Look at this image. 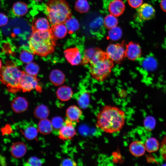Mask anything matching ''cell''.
Returning a JSON list of instances; mask_svg holds the SVG:
<instances>
[{"mask_svg":"<svg viewBox=\"0 0 166 166\" xmlns=\"http://www.w3.org/2000/svg\"><path fill=\"white\" fill-rule=\"evenodd\" d=\"M125 112L114 106L103 107L97 116L96 127L104 132L112 133L120 131L124 124Z\"/></svg>","mask_w":166,"mask_h":166,"instance_id":"cell-1","label":"cell"},{"mask_svg":"<svg viewBox=\"0 0 166 166\" xmlns=\"http://www.w3.org/2000/svg\"><path fill=\"white\" fill-rule=\"evenodd\" d=\"M56 40L50 29L32 31L28 41L30 51L35 55L46 56L54 51Z\"/></svg>","mask_w":166,"mask_h":166,"instance_id":"cell-2","label":"cell"},{"mask_svg":"<svg viewBox=\"0 0 166 166\" xmlns=\"http://www.w3.org/2000/svg\"><path fill=\"white\" fill-rule=\"evenodd\" d=\"M114 62L106 52L100 49L90 61L89 73L93 79L100 82L105 81L114 67Z\"/></svg>","mask_w":166,"mask_h":166,"instance_id":"cell-3","label":"cell"},{"mask_svg":"<svg viewBox=\"0 0 166 166\" xmlns=\"http://www.w3.org/2000/svg\"><path fill=\"white\" fill-rule=\"evenodd\" d=\"M46 11L52 25L65 23L72 17L71 11L65 0H49L46 4Z\"/></svg>","mask_w":166,"mask_h":166,"instance_id":"cell-4","label":"cell"},{"mask_svg":"<svg viewBox=\"0 0 166 166\" xmlns=\"http://www.w3.org/2000/svg\"><path fill=\"white\" fill-rule=\"evenodd\" d=\"M22 71L13 65L3 67L0 72V81L11 93H16L21 90L19 86Z\"/></svg>","mask_w":166,"mask_h":166,"instance_id":"cell-5","label":"cell"},{"mask_svg":"<svg viewBox=\"0 0 166 166\" xmlns=\"http://www.w3.org/2000/svg\"><path fill=\"white\" fill-rule=\"evenodd\" d=\"M38 83V80L37 76L30 75L26 72L22 71L19 86L21 90L23 92H29L34 89L40 92L42 90Z\"/></svg>","mask_w":166,"mask_h":166,"instance_id":"cell-6","label":"cell"},{"mask_svg":"<svg viewBox=\"0 0 166 166\" xmlns=\"http://www.w3.org/2000/svg\"><path fill=\"white\" fill-rule=\"evenodd\" d=\"M106 53L114 62L120 63L125 57V49L123 43L111 44L106 49Z\"/></svg>","mask_w":166,"mask_h":166,"instance_id":"cell-7","label":"cell"},{"mask_svg":"<svg viewBox=\"0 0 166 166\" xmlns=\"http://www.w3.org/2000/svg\"><path fill=\"white\" fill-rule=\"evenodd\" d=\"M76 123L67 118L65 121L64 125L58 132V137L62 140L71 139L76 134L75 128Z\"/></svg>","mask_w":166,"mask_h":166,"instance_id":"cell-8","label":"cell"},{"mask_svg":"<svg viewBox=\"0 0 166 166\" xmlns=\"http://www.w3.org/2000/svg\"><path fill=\"white\" fill-rule=\"evenodd\" d=\"M137 13L139 18L142 20L148 21L153 18L155 10L151 4L145 3L137 8Z\"/></svg>","mask_w":166,"mask_h":166,"instance_id":"cell-9","label":"cell"},{"mask_svg":"<svg viewBox=\"0 0 166 166\" xmlns=\"http://www.w3.org/2000/svg\"><path fill=\"white\" fill-rule=\"evenodd\" d=\"M141 55V49L138 43L130 42L126 45L125 56L131 61L139 58Z\"/></svg>","mask_w":166,"mask_h":166,"instance_id":"cell-10","label":"cell"},{"mask_svg":"<svg viewBox=\"0 0 166 166\" xmlns=\"http://www.w3.org/2000/svg\"><path fill=\"white\" fill-rule=\"evenodd\" d=\"M64 55L67 60L72 65H77L81 63V55L78 49L76 47L70 48L64 51Z\"/></svg>","mask_w":166,"mask_h":166,"instance_id":"cell-11","label":"cell"},{"mask_svg":"<svg viewBox=\"0 0 166 166\" xmlns=\"http://www.w3.org/2000/svg\"><path fill=\"white\" fill-rule=\"evenodd\" d=\"M11 108L16 113L23 112L27 109L28 103L26 99L22 97H18L15 98L12 101Z\"/></svg>","mask_w":166,"mask_h":166,"instance_id":"cell-12","label":"cell"},{"mask_svg":"<svg viewBox=\"0 0 166 166\" xmlns=\"http://www.w3.org/2000/svg\"><path fill=\"white\" fill-rule=\"evenodd\" d=\"M27 151V147L25 144L22 142H17L14 143L11 146L10 152L12 155L16 158L23 157Z\"/></svg>","mask_w":166,"mask_h":166,"instance_id":"cell-13","label":"cell"},{"mask_svg":"<svg viewBox=\"0 0 166 166\" xmlns=\"http://www.w3.org/2000/svg\"><path fill=\"white\" fill-rule=\"evenodd\" d=\"M125 8L124 4L121 0H114L110 3L109 6L110 13L116 17L121 15Z\"/></svg>","mask_w":166,"mask_h":166,"instance_id":"cell-14","label":"cell"},{"mask_svg":"<svg viewBox=\"0 0 166 166\" xmlns=\"http://www.w3.org/2000/svg\"><path fill=\"white\" fill-rule=\"evenodd\" d=\"M49 21L45 18H39L35 19L32 23V31H45L49 30L50 27L49 22Z\"/></svg>","mask_w":166,"mask_h":166,"instance_id":"cell-15","label":"cell"},{"mask_svg":"<svg viewBox=\"0 0 166 166\" xmlns=\"http://www.w3.org/2000/svg\"><path fill=\"white\" fill-rule=\"evenodd\" d=\"M50 30L56 40L64 38L68 31L64 23L52 25Z\"/></svg>","mask_w":166,"mask_h":166,"instance_id":"cell-16","label":"cell"},{"mask_svg":"<svg viewBox=\"0 0 166 166\" xmlns=\"http://www.w3.org/2000/svg\"><path fill=\"white\" fill-rule=\"evenodd\" d=\"M131 153L136 157L142 156L145 153V148L144 144L140 141H135L132 142L129 146Z\"/></svg>","mask_w":166,"mask_h":166,"instance_id":"cell-17","label":"cell"},{"mask_svg":"<svg viewBox=\"0 0 166 166\" xmlns=\"http://www.w3.org/2000/svg\"><path fill=\"white\" fill-rule=\"evenodd\" d=\"M49 79L53 85L57 86L62 85L64 83L65 81V76L61 70L55 69L51 72Z\"/></svg>","mask_w":166,"mask_h":166,"instance_id":"cell-18","label":"cell"},{"mask_svg":"<svg viewBox=\"0 0 166 166\" xmlns=\"http://www.w3.org/2000/svg\"><path fill=\"white\" fill-rule=\"evenodd\" d=\"M82 115L81 110L75 105L69 106L66 111V116L67 118L73 121L78 122Z\"/></svg>","mask_w":166,"mask_h":166,"instance_id":"cell-19","label":"cell"},{"mask_svg":"<svg viewBox=\"0 0 166 166\" xmlns=\"http://www.w3.org/2000/svg\"><path fill=\"white\" fill-rule=\"evenodd\" d=\"M73 92L72 89L67 86H63L59 88L57 92V98L62 101H66L72 97Z\"/></svg>","mask_w":166,"mask_h":166,"instance_id":"cell-20","label":"cell"},{"mask_svg":"<svg viewBox=\"0 0 166 166\" xmlns=\"http://www.w3.org/2000/svg\"><path fill=\"white\" fill-rule=\"evenodd\" d=\"M38 132L42 134H49L53 129L51 121L47 118L41 120L38 124Z\"/></svg>","mask_w":166,"mask_h":166,"instance_id":"cell-21","label":"cell"},{"mask_svg":"<svg viewBox=\"0 0 166 166\" xmlns=\"http://www.w3.org/2000/svg\"><path fill=\"white\" fill-rule=\"evenodd\" d=\"M90 93L87 91L81 92L77 98V103L79 107L83 109L87 108L89 103Z\"/></svg>","mask_w":166,"mask_h":166,"instance_id":"cell-22","label":"cell"},{"mask_svg":"<svg viewBox=\"0 0 166 166\" xmlns=\"http://www.w3.org/2000/svg\"><path fill=\"white\" fill-rule=\"evenodd\" d=\"M12 10L15 15L18 17L22 16L28 12V7L25 3L22 2H18L14 4Z\"/></svg>","mask_w":166,"mask_h":166,"instance_id":"cell-23","label":"cell"},{"mask_svg":"<svg viewBox=\"0 0 166 166\" xmlns=\"http://www.w3.org/2000/svg\"><path fill=\"white\" fill-rule=\"evenodd\" d=\"M142 66L146 70L152 71L155 70L157 64L156 59L152 56H147L143 60Z\"/></svg>","mask_w":166,"mask_h":166,"instance_id":"cell-24","label":"cell"},{"mask_svg":"<svg viewBox=\"0 0 166 166\" xmlns=\"http://www.w3.org/2000/svg\"><path fill=\"white\" fill-rule=\"evenodd\" d=\"M99 48H89L85 49L81 64L83 65L89 64L90 61L97 52L100 49Z\"/></svg>","mask_w":166,"mask_h":166,"instance_id":"cell-25","label":"cell"},{"mask_svg":"<svg viewBox=\"0 0 166 166\" xmlns=\"http://www.w3.org/2000/svg\"><path fill=\"white\" fill-rule=\"evenodd\" d=\"M49 113L48 107L45 105H40L37 106L34 111L35 117L42 120L47 118Z\"/></svg>","mask_w":166,"mask_h":166,"instance_id":"cell-26","label":"cell"},{"mask_svg":"<svg viewBox=\"0 0 166 166\" xmlns=\"http://www.w3.org/2000/svg\"><path fill=\"white\" fill-rule=\"evenodd\" d=\"M144 145L146 150L149 153L157 151L160 147V144L158 141L154 137H151L147 139Z\"/></svg>","mask_w":166,"mask_h":166,"instance_id":"cell-27","label":"cell"},{"mask_svg":"<svg viewBox=\"0 0 166 166\" xmlns=\"http://www.w3.org/2000/svg\"><path fill=\"white\" fill-rule=\"evenodd\" d=\"M38 131V129L36 126L30 125L26 128L23 132V133L26 139L31 140L36 138Z\"/></svg>","mask_w":166,"mask_h":166,"instance_id":"cell-28","label":"cell"},{"mask_svg":"<svg viewBox=\"0 0 166 166\" xmlns=\"http://www.w3.org/2000/svg\"><path fill=\"white\" fill-rule=\"evenodd\" d=\"M68 31L70 33L77 31L79 28V24L77 20L72 17L65 22Z\"/></svg>","mask_w":166,"mask_h":166,"instance_id":"cell-29","label":"cell"},{"mask_svg":"<svg viewBox=\"0 0 166 166\" xmlns=\"http://www.w3.org/2000/svg\"><path fill=\"white\" fill-rule=\"evenodd\" d=\"M89 5L86 0H77L75 4V9L81 13L87 12L89 10Z\"/></svg>","mask_w":166,"mask_h":166,"instance_id":"cell-30","label":"cell"},{"mask_svg":"<svg viewBox=\"0 0 166 166\" xmlns=\"http://www.w3.org/2000/svg\"><path fill=\"white\" fill-rule=\"evenodd\" d=\"M118 22L116 16L111 14L105 17L104 20V24L107 28L110 29L116 26Z\"/></svg>","mask_w":166,"mask_h":166,"instance_id":"cell-31","label":"cell"},{"mask_svg":"<svg viewBox=\"0 0 166 166\" xmlns=\"http://www.w3.org/2000/svg\"><path fill=\"white\" fill-rule=\"evenodd\" d=\"M109 30L108 36L110 39L116 41L118 40L121 38L122 31L119 27L116 26Z\"/></svg>","mask_w":166,"mask_h":166,"instance_id":"cell-32","label":"cell"},{"mask_svg":"<svg viewBox=\"0 0 166 166\" xmlns=\"http://www.w3.org/2000/svg\"><path fill=\"white\" fill-rule=\"evenodd\" d=\"M25 69L26 72L28 74L37 76L39 70V67L36 63L31 62L27 64Z\"/></svg>","mask_w":166,"mask_h":166,"instance_id":"cell-33","label":"cell"},{"mask_svg":"<svg viewBox=\"0 0 166 166\" xmlns=\"http://www.w3.org/2000/svg\"><path fill=\"white\" fill-rule=\"evenodd\" d=\"M33 54L26 50H22L20 53V60L25 63H28L32 61L34 59Z\"/></svg>","mask_w":166,"mask_h":166,"instance_id":"cell-34","label":"cell"},{"mask_svg":"<svg viewBox=\"0 0 166 166\" xmlns=\"http://www.w3.org/2000/svg\"><path fill=\"white\" fill-rule=\"evenodd\" d=\"M156 124L155 119L152 117H146L144 121V125L145 128L148 131H151L154 128Z\"/></svg>","mask_w":166,"mask_h":166,"instance_id":"cell-35","label":"cell"},{"mask_svg":"<svg viewBox=\"0 0 166 166\" xmlns=\"http://www.w3.org/2000/svg\"><path fill=\"white\" fill-rule=\"evenodd\" d=\"M51 122L53 129L59 131L64 125L65 121L61 117L57 116L52 118Z\"/></svg>","mask_w":166,"mask_h":166,"instance_id":"cell-36","label":"cell"},{"mask_svg":"<svg viewBox=\"0 0 166 166\" xmlns=\"http://www.w3.org/2000/svg\"><path fill=\"white\" fill-rule=\"evenodd\" d=\"M45 161L44 159L32 156L28 159L24 165L28 166H41L44 163Z\"/></svg>","mask_w":166,"mask_h":166,"instance_id":"cell-37","label":"cell"},{"mask_svg":"<svg viewBox=\"0 0 166 166\" xmlns=\"http://www.w3.org/2000/svg\"><path fill=\"white\" fill-rule=\"evenodd\" d=\"M160 151L162 157L166 162V134L164 136L161 142Z\"/></svg>","mask_w":166,"mask_h":166,"instance_id":"cell-38","label":"cell"},{"mask_svg":"<svg viewBox=\"0 0 166 166\" xmlns=\"http://www.w3.org/2000/svg\"><path fill=\"white\" fill-rule=\"evenodd\" d=\"M60 165L76 166L77 165V164L73 160L70 158H66L62 160Z\"/></svg>","mask_w":166,"mask_h":166,"instance_id":"cell-39","label":"cell"},{"mask_svg":"<svg viewBox=\"0 0 166 166\" xmlns=\"http://www.w3.org/2000/svg\"><path fill=\"white\" fill-rule=\"evenodd\" d=\"M129 5L132 8H138L143 3V0H128Z\"/></svg>","mask_w":166,"mask_h":166,"instance_id":"cell-40","label":"cell"},{"mask_svg":"<svg viewBox=\"0 0 166 166\" xmlns=\"http://www.w3.org/2000/svg\"><path fill=\"white\" fill-rule=\"evenodd\" d=\"M8 21V19L7 16L3 13H0V26L6 25Z\"/></svg>","mask_w":166,"mask_h":166,"instance_id":"cell-41","label":"cell"},{"mask_svg":"<svg viewBox=\"0 0 166 166\" xmlns=\"http://www.w3.org/2000/svg\"><path fill=\"white\" fill-rule=\"evenodd\" d=\"M160 6L162 9L166 12V0H162L160 3Z\"/></svg>","mask_w":166,"mask_h":166,"instance_id":"cell-42","label":"cell"},{"mask_svg":"<svg viewBox=\"0 0 166 166\" xmlns=\"http://www.w3.org/2000/svg\"><path fill=\"white\" fill-rule=\"evenodd\" d=\"M2 65V63L1 60L0 59V69L1 68Z\"/></svg>","mask_w":166,"mask_h":166,"instance_id":"cell-43","label":"cell"},{"mask_svg":"<svg viewBox=\"0 0 166 166\" xmlns=\"http://www.w3.org/2000/svg\"><path fill=\"white\" fill-rule=\"evenodd\" d=\"M34 0L36 2H39V1H41L42 0Z\"/></svg>","mask_w":166,"mask_h":166,"instance_id":"cell-44","label":"cell"}]
</instances>
